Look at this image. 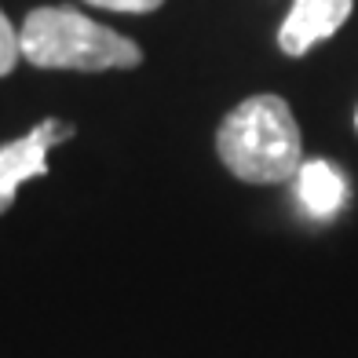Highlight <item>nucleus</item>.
<instances>
[{
    "instance_id": "39448f33",
    "label": "nucleus",
    "mask_w": 358,
    "mask_h": 358,
    "mask_svg": "<svg viewBox=\"0 0 358 358\" xmlns=\"http://www.w3.org/2000/svg\"><path fill=\"white\" fill-rule=\"evenodd\" d=\"M296 198L315 220H333L348 205V179L329 161H303L296 172Z\"/></svg>"
},
{
    "instance_id": "7ed1b4c3",
    "label": "nucleus",
    "mask_w": 358,
    "mask_h": 358,
    "mask_svg": "<svg viewBox=\"0 0 358 358\" xmlns=\"http://www.w3.org/2000/svg\"><path fill=\"white\" fill-rule=\"evenodd\" d=\"M70 136H73V124L48 117L34 132H26L22 139L0 146V216L11 208L15 194H19V187L26 179L48 176V150L55 143H66Z\"/></svg>"
},
{
    "instance_id": "20e7f679",
    "label": "nucleus",
    "mask_w": 358,
    "mask_h": 358,
    "mask_svg": "<svg viewBox=\"0 0 358 358\" xmlns=\"http://www.w3.org/2000/svg\"><path fill=\"white\" fill-rule=\"evenodd\" d=\"M355 0H292L285 22L278 29V48L285 55L300 59L315 44L329 41L348 22Z\"/></svg>"
},
{
    "instance_id": "f257e3e1",
    "label": "nucleus",
    "mask_w": 358,
    "mask_h": 358,
    "mask_svg": "<svg viewBox=\"0 0 358 358\" xmlns=\"http://www.w3.org/2000/svg\"><path fill=\"white\" fill-rule=\"evenodd\" d=\"M216 154L245 183L274 187L296 179L303 165V139L282 95H249L223 117L216 132Z\"/></svg>"
},
{
    "instance_id": "0eeeda50",
    "label": "nucleus",
    "mask_w": 358,
    "mask_h": 358,
    "mask_svg": "<svg viewBox=\"0 0 358 358\" xmlns=\"http://www.w3.org/2000/svg\"><path fill=\"white\" fill-rule=\"evenodd\" d=\"M92 8H106V11H128V15H146L157 11L165 0H88Z\"/></svg>"
},
{
    "instance_id": "6e6552de",
    "label": "nucleus",
    "mask_w": 358,
    "mask_h": 358,
    "mask_svg": "<svg viewBox=\"0 0 358 358\" xmlns=\"http://www.w3.org/2000/svg\"><path fill=\"white\" fill-rule=\"evenodd\" d=\"M355 124H358V113H355Z\"/></svg>"
},
{
    "instance_id": "423d86ee",
    "label": "nucleus",
    "mask_w": 358,
    "mask_h": 358,
    "mask_svg": "<svg viewBox=\"0 0 358 358\" xmlns=\"http://www.w3.org/2000/svg\"><path fill=\"white\" fill-rule=\"evenodd\" d=\"M22 48H19V34H15V26L8 22V15L0 11V77H8L15 70V62H19Z\"/></svg>"
},
{
    "instance_id": "f03ea898",
    "label": "nucleus",
    "mask_w": 358,
    "mask_h": 358,
    "mask_svg": "<svg viewBox=\"0 0 358 358\" xmlns=\"http://www.w3.org/2000/svg\"><path fill=\"white\" fill-rule=\"evenodd\" d=\"M22 59L37 70H132L143 62V48L124 34L88 19L73 8H34L19 34Z\"/></svg>"
}]
</instances>
